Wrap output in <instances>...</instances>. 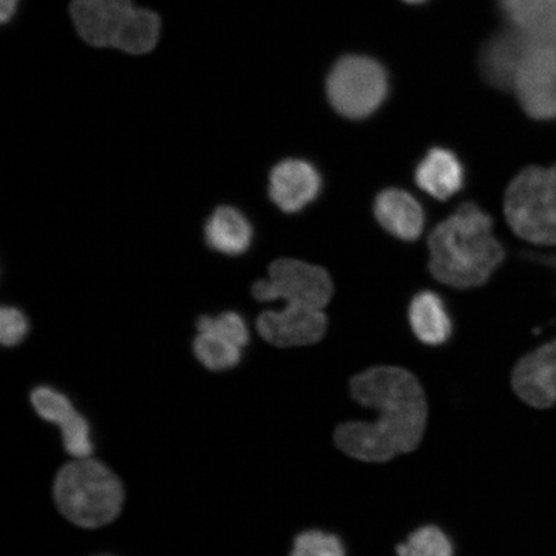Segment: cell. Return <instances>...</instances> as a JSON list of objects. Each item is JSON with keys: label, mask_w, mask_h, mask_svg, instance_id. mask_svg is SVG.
<instances>
[{"label": "cell", "mask_w": 556, "mask_h": 556, "mask_svg": "<svg viewBox=\"0 0 556 556\" xmlns=\"http://www.w3.org/2000/svg\"><path fill=\"white\" fill-rule=\"evenodd\" d=\"M415 182L429 197L446 201L463 190L464 166L454 152L435 148L417 165Z\"/></svg>", "instance_id": "cell-15"}, {"label": "cell", "mask_w": 556, "mask_h": 556, "mask_svg": "<svg viewBox=\"0 0 556 556\" xmlns=\"http://www.w3.org/2000/svg\"><path fill=\"white\" fill-rule=\"evenodd\" d=\"M29 332V321L23 311L3 307L0 311V342L4 346H15L23 342Z\"/></svg>", "instance_id": "cell-23"}, {"label": "cell", "mask_w": 556, "mask_h": 556, "mask_svg": "<svg viewBox=\"0 0 556 556\" xmlns=\"http://www.w3.org/2000/svg\"><path fill=\"white\" fill-rule=\"evenodd\" d=\"M21 0H0V21L2 24L10 23L16 15Z\"/></svg>", "instance_id": "cell-24"}, {"label": "cell", "mask_w": 556, "mask_h": 556, "mask_svg": "<svg viewBox=\"0 0 556 556\" xmlns=\"http://www.w3.org/2000/svg\"><path fill=\"white\" fill-rule=\"evenodd\" d=\"M374 215L378 224L393 238L413 242L426 227V212L412 193L405 190H382L374 201Z\"/></svg>", "instance_id": "cell-13"}, {"label": "cell", "mask_w": 556, "mask_h": 556, "mask_svg": "<svg viewBox=\"0 0 556 556\" xmlns=\"http://www.w3.org/2000/svg\"><path fill=\"white\" fill-rule=\"evenodd\" d=\"M397 556H454V545L441 528L426 526L397 546Z\"/></svg>", "instance_id": "cell-20"}, {"label": "cell", "mask_w": 556, "mask_h": 556, "mask_svg": "<svg viewBox=\"0 0 556 556\" xmlns=\"http://www.w3.org/2000/svg\"><path fill=\"white\" fill-rule=\"evenodd\" d=\"M101 556H110V555H101Z\"/></svg>", "instance_id": "cell-26"}, {"label": "cell", "mask_w": 556, "mask_h": 556, "mask_svg": "<svg viewBox=\"0 0 556 556\" xmlns=\"http://www.w3.org/2000/svg\"><path fill=\"white\" fill-rule=\"evenodd\" d=\"M513 29L534 43L556 48V0H498Z\"/></svg>", "instance_id": "cell-16"}, {"label": "cell", "mask_w": 556, "mask_h": 556, "mask_svg": "<svg viewBox=\"0 0 556 556\" xmlns=\"http://www.w3.org/2000/svg\"><path fill=\"white\" fill-rule=\"evenodd\" d=\"M53 493L62 516L83 528L111 523L124 504L121 479L92 457L65 465L54 479Z\"/></svg>", "instance_id": "cell-4"}, {"label": "cell", "mask_w": 556, "mask_h": 556, "mask_svg": "<svg viewBox=\"0 0 556 556\" xmlns=\"http://www.w3.org/2000/svg\"><path fill=\"white\" fill-rule=\"evenodd\" d=\"M530 39L516 29L493 37L483 48L481 68L486 81L500 89L514 88Z\"/></svg>", "instance_id": "cell-14"}, {"label": "cell", "mask_w": 556, "mask_h": 556, "mask_svg": "<svg viewBox=\"0 0 556 556\" xmlns=\"http://www.w3.org/2000/svg\"><path fill=\"white\" fill-rule=\"evenodd\" d=\"M194 356L208 370L226 371L238 366L242 357V348L213 332H199L193 340Z\"/></svg>", "instance_id": "cell-19"}, {"label": "cell", "mask_w": 556, "mask_h": 556, "mask_svg": "<svg viewBox=\"0 0 556 556\" xmlns=\"http://www.w3.org/2000/svg\"><path fill=\"white\" fill-rule=\"evenodd\" d=\"M507 225L521 240L556 245V165L528 166L507 187L504 200Z\"/></svg>", "instance_id": "cell-5"}, {"label": "cell", "mask_w": 556, "mask_h": 556, "mask_svg": "<svg viewBox=\"0 0 556 556\" xmlns=\"http://www.w3.org/2000/svg\"><path fill=\"white\" fill-rule=\"evenodd\" d=\"M253 296L260 302L281 301L283 311L316 315L331 301L333 283L323 267L293 258H281L270 264L268 277L256 281Z\"/></svg>", "instance_id": "cell-6"}, {"label": "cell", "mask_w": 556, "mask_h": 556, "mask_svg": "<svg viewBox=\"0 0 556 556\" xmlns=\"http://www.w3.org/2000/svg\"><path fill=\"white\" fill-rule=\"evenodd\" d=\"M408 321L415 337L430 346L447 343L454 330L446 303L430 290H422L413 298Z\"/></svg>", "instance_id": "cell-17"}, {"label": "cell", "mask_w": 556, "mask_h": 556, "mask_svg": "<svg viewBox=\"0 0 556 556\" xmlns=\"http://www.w3.org/2000/svg\"><path fill=\"white\" fill-rule=\"evenodd\" d=\"M323 177L315 165L302 159H287L269 173L268 193L273 203L287 214L302 212L323 191Z\"/></svg>", "instance_id": "cell-9"}, {"label": "cell", "mask_w": 556, "mask_h": 556, "mask_svg": "<svg viewBox=\"0 0 556 556\" xmlns=\"http://www.w3.org/2000/svg\"><path fill=\"white\" fill-rule=\"evenodd\" d=\"M429 270L455 289L483 287L505 261L493 219L475 203H464L429 235Z\"/></svg>", "instance_id": "cell-2"}, {"label": "cell", "mask_w": 556, "mask_h": 556, "mask_svg": "<svg viewBox=\"0 0 556 556\" xmlns=\"http://www.w3.org/2000/svg\"><path fill=\"white\" fill-rule=\"evenodd\" d=\"M555 266H556V261H555Z\"/></svg>", "instance_id": "cell-27"}, {"label": "cell", "mask_w": 556, "mask_h": 556, "mask_svg": "<svg viewBox=\"0 0 556 556\" xmlns=\"http://www.w3.org/2000/svg\"><path fill=\"white\" fill-rule=\"evenodd\" d=\"M511 384L527 405L548 408L556 403V339L526 354L514 368Z\"/></svg>", "instance_id": "cell-10"}, {"label": "cell", "mask_w": 556, "mask_h": 556, "mask_svg": "<svg viewBox=\"0 0 556 556\" xmlns=\"http://www.w3.org/2000/svg\"><path fill=\"white\" fill-rule=\"evenodd\" d=\"M326 92L332 108L348 119H364L384 102L388 76L377 61L348 55L331 68Z\"/></svg>", "instance_id": "cell-7"}, {"label": "cell", "mask_w": 556, "mask_h": 556, "mask_svg": "<svg viewBox=\"0 0 556 556\" xmlns=\"http://www.w3.org/2000/svg\"><path fill=\"white\" fill-rule=\"evenodd\" d=\"M68 13L76 34L93 48L143 55L155 50L162 35V17L135 0H72Z\"/></svg>", "instance_id": "cell-3"}, {"label": "cell", "mask_w": 556, "mask_h": 556, "mask_svg": "<svg viewBox=\"0 0 556 556\" xmlns=\"http://www.w3.org/2000/svg\"><path fill=\"white\" fill-rule=\"evenodd\" d=\"M513 89L521 108L533 119H555L556 48L530 40Z\"/></svg>", "instance_id": "cell-8"}, {"label": "cell", "mask_w": 556, "mask_h": 556, "mask_svg": "<svg viewBox=\"0 0 556 556\" xmlns=\"http://www.w3.org/2000/svg\"><path fill=\"white\" fill-rule=\"evenodd\" d=\"M31 405L41 419L60 427L70 455L74 458L92 455L89 424L85 416L76 412L66 395L50 387H39L31 393Z\"/></svg>", "instance_id": "cell-11"}, {"label": "cell", "mask_w": 556, "mask_h": 556, "mask_svg": "<svg viewBox=\"0 0 556 556\" xmlns=\"http://www.w3.org/2000/svg\"><path fill=\"white\" fill-rule=\"evenodd\" d=\"M351 394L374 409V421L340 424L333 442L343 454L365 463H386L419 446L428 403L419 379L402 367L375 366L351 380Z\"/></svg>", "instance_id": "cell-1"}, {"label": "cell", "mask_w": 556, "mask_h": 556, "mask_svg": "<svg viewBox=\"0 0 556 556\" xmlns=\"http://www.w3.org/2000/svg\"><path fill=\"white\" fill-rule=\"evenodd\" d=\"M290 556H346L342 540L336 534L311 530L298 534Z\"/></svg>", "instance_id": "cell-22"}, {"label": "cell", "mask_w": 556, "mask_h": 556, "mask_svg": "<svg viewBox=\"0 0 556 556\" xmlns=\"http://www.w3.org/2000/svg\"><path fill=\"white\" fill-rule=\"evenodd\" d=\"M253 239L252 224L233 206L224 205L215 208L206 220V243L220 254L236 256L247 253Z\"/></svg>", "instance_id": "cell-18"}, {"label": "cell", "mask_w": 556, "mask_h": 556, "mask_svg": "<svg viewBox=\"0 0 556 556\" xmlns=\"http://www.w3.org/2000/svg\"><path fill=\"white\" fill-rule=\"evenodd\" d=\"M328 316L302 315L287 311H266L256 319V329L267 343L280 348L312 345L328 331Z\"/></svg>", "instance_id": "cell-12"}, {"label": "cell", "mask_w": 556, "mask_h": 556, "mask_svg": "<svg viewBox=\"0 0 556 556\" xmlns=\"http://www.w3.org/2000/svg\"><path fill=\"white\" fill-rule=\"evenodd\" d=\"M405 2L412 3V4H419V3L426 2V0H405Z\"/></svg>", "instance_id": "cell-25"}, {"label": "cell", "mask_w": 556, "mask_h": 556, "mask_svg": "<svg viewBox=\"0 0 556 556\" xmlns=\"http://www.w3.org/2000/svg\"><path fill=\"white\" fill-rule=\"evenodd\" d=\"M199 332H213L241 348L247 346L250 332L245 319L238 312H224L217 317L203 316L198 321Z\"/></svg>", "instance_id": "cell-21"}]
</instances>
